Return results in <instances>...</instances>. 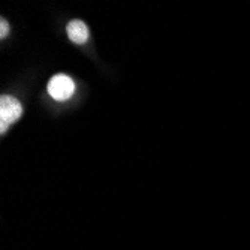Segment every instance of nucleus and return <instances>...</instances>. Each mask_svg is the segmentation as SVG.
<instances>
[{
  "label": "nucleus",
  "mask_w": 250,
  "mask_h": 250,
  "mask_svg": "<svg viewBox=\"0 0 250 250\" xmlns=\"http://www.w3.org/2000/svg\"><path fill=\"white\" fill-rule=\"evenodd\" d=\"M22 114V106L12 96L0 98V132H5Z\"/></svg>",
  "instance_id": "f257e3e1"
},
{
  "label": "nucleus",
  "mask_w": 250,
  "mask_h": 250,
  "mask_svg": "<svg viewBox=\"0 0 250 250\" xmlns=\"http://www.w3.org/2000/svg\"><path fill=\"white\" fill-rule=\"evenodd\" d=\"M75 84L71 77L64 74L54 75L48 83V93L56 101H66L74 95Z\"/></svg>",
  "instance_id": "f03ea898"
},
{
  "label": "nucleus",
  "mask_w": 250,
  "mask_h": 250,
  "mask_svg": "<svg viewBox=\"0 0 250 250\" xmlns=\"http://www.w3.org/2000/svg\"><path fill=\"white\" fill-rule=\"evenodd\" d=\"M66 30H67V36H69V39L74 43H84L88 38V29L80 20L71 21L69 24H67Z\"/></svg>",
  "instance_id": "7ed1b4c3"
},
{
  "label": "nucleus",
  "mask_w": 250,
  "mask_h": 250,
  "mask_svg": "<svg viewBox=\"0 0 250 250\" xmlns=\"http://www.w3.org/2000/svg\"><path fill=\"white\" fill-rule=\"evenodd\" d=\"M0 26H2V30H0V36L5 38L6 33H8V22L2 18V21H0Z\"/></svg>",
  "instance_id": "20e7f679"
}]
</instances>
